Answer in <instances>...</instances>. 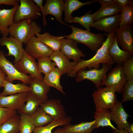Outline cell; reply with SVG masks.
I'll use <instances>...</instances> for the list:
<instances>
[{
	"label": "cell",
	"instance_id": "cell-49",
	"mask_svg": "<svg viewBox=\"0 0 133 133\" xmlns=\"http://www.w3.org/2000/svg\"><path fill=\"white\" fill-rule=\"evenodd\" d=\"M0 34H1V33H0V35H0Z\"/></svg>",
	"mask_w": 133,
	"mask_h": 133
},
{
	"label": "cell",
	"instance_id": "cell-14",
	"mask_svg": "<svg viewBox=\"0 0 133 133\" xmlns=\"http://www.w3.org/2000/svg\"><path fill=\"white\" fill-rule=\"evenodd\" d=\"M39 106L54 120L62 119L66 117L65 110L59 99L48 100Z\"/></svg>",
	"mask_w": 133,
	"mask_h": 133
},
{
	"label": "cell",
	"instance_id": "cell-41",
	"mask_svg": "<svg viewBox=\"0 0 133 133\" xmlns=\"http://www.w3.org/2000/svg\"><path fill=\"white\" fill-rule=\"evenodd\" d=\"M19 2V0H0V6L1 4L14 6L18 5Z\"/></svg>",
	"mask_w": 133,
	"mask_h": 133
},
{
	"label": "cell",
	"instance_id": "cell-48",
	"mask_svg": "<svg viewBox=\"0 0 133 133\" xmlns=\"http://www.w3.org/2000/svg\"><path fill=\"white\" fill-rule=\"evenodd\" d=\"M20 133V132H18V133Z\"/></svg>",
	"mask_w": 133,
	"mask_h": 133
},
{
	"label": "cell",
	"instance_id": "cell-20",
	"mask_svg": "<svg viewBox=\"0 0 133 133\" xmlns=\"http://www.w3.org/2000/svg\"><path fill=\"white\" fill-rule=\"evenodd\" d=\"M29 84L30 89V92L42 103L48 100V94L50 91V88L43 80L32 77Z\"/></svg>",
	"mask_w": 133,
	"mask_h": 133
},
{
	"label": "cell",
	"instance_id": "cell-44",
	"mask_svg": "<svg viewBox=\"0 0 133 133\" xmlns=\"http://www.w3.org/2000/svg\"><path fill=\"white\" fill-rule=\"evenodd\" d=\"M101 6H105L116 3L115 0H97Z\"/></svg>",
	"mask_w": 133,
	"mask_h": 133
},
{
	"label": "cell",
	"instance_id": "cell-7",
	"mask_svg": "<svg viewBox=\"0 0 133 133\" xmlns=\"http://www.w3.org/2000/svg\"><path fill=\"white\" fill-rule=\"evenodd\" d=\"M126 81L122 65L117 64L107 74L101 82V86L105 85L113 89L118 93H121Z\"/></svg>",
	"mask_w": 133,
	"mask_h": 133
},
{
	"label": "cell",
	"instance_id": "cell-21",
	"mask_svg": "<svg viewBox=\"0 0 133 133\" xmlns=\"http://www.w3.org/2000/svg\"><path fill=\"white\" fill-rule=\"evenodd\" d=\"M18 5L10 9H3L0 10V33L2 36H7L9 34V27L13 24L15 12L17 9Z\"/></svg>",
	"mask_w": 133,
	"mask_h": 133
},
{
	"label": "cell",
	"instance_id": "cell-34",
	"mask_svg": "<svg viewBox=\"0 0 133 133\" xmlns=\"http://www.w3.org/2000/svg\"><path fill=\"white\" fill-rule=\"evenodd\" d=\"M119 28L131 25L133 21V6L127 5L122 8Z\"/></svg>",
	"mask_w": 133,
	"mask_h": 133
},
{
	"label": "cell",
	"instance_id": "cell-31",
	"mask_svg": "<svg viewBox=\"0 0 133 133\" xmlns=\"http://www.w3.org/2000/svg\"><path fill=\"white\" fill-rule=\"evenodd\" d=\"M72 120V118L68 116L62 119L54 120L46 126L36 127L33 133H52V131L54 128L69 124Z\"/></svg>",
	"mask_w": 133,
	"mask_h": 133
},
{
	"label": "cell",
	"instance_id": "cell-40",
	"mask_svg": "<svg viewBox=\"0 0 133 133\" xmlns=\"http://www.w3.org/2000/svg\"><path fill=\"white\" fill-rule=\"evenodd\" d=\"M17 114V111L0 106V125Z\"/></svg>",
	"mask_w": 133,
	"mask_h": 133
},
{
	"label": "cell",
	"instance_id": "cell-18",
	"mask_svg": "<svg viewBox=\"0 0 133 133\" xmlns=\"http://www.w3.org/2000/svg\"><path fill=\"white\" fill-rule=\"evenodd\" d=\"M120 15L106 17L95 21L91 27L106 32L108 34L115 32L119 27Z\"/></svg>",
	"mask_w": 133,
	"mask_h": 133
},
{
	"label": "cell",
	"instance_id": "cell-23",
	"mask_svg": "<svg viewBox=\"0 0 133 133\" xmlns=\"http://www.w3.org/2000/svg\"><path fill=\"white\" fill-rule=\"evenodd\" d=\"M109 54L117 64H122L123 62L132 56L129 52L121 49L119 47L115 36L108 50Z\"/></svg>",
	"mask_w": 133,
	"mask_h": 133
},
{
	"label": "cell",
	"instance_id": "cell-12",
	"mask_svg": "<svg viewBox=\"0 0 133 133\" xmlns=\"http://www.w3.org/2000/svg\"><path fill=\"white\" fill-rule=\"evenodd\" d=\"M117 43L124 50L133 55V34L131 25L118 28L115 32Z\"/></svg>",
	"mask_w": 133,
	"mask_h": 133
},
{
	"label": "cell",
	"instance_id": "cell-5",
	"mask_svg": "<svg viewBox=\"0 0 133 133\" xmlns=\"http://www.w3.org/2000/svg\"><path fill=\"white\" fill-rule=\"evenodd\" d=\"M116 92L109 87L101 86L94 91L92 96L96 109H110L117 101Z\"/></svg>",
	"mask_w": 133,
	"mask_h": 133
},
{
	"label": "cell",
	"instance_id": "cell-33",
	"mask_svg": "<svg viewBox=\"0 0 133 133\" xmlns=\"http://www.w3.org/2000/svg\"><path fill=\"white\" fill-rule=\"evenodd\" d=\"M20 116L17 114L0 125V133H17L19 132Z\"/></svg>",
	"mask_w": 133,
	"mask_h": 133
},
{
	"label": "cell",
	"instance_id": "cell-45",
	"mask_svg": "<svg viewBox=\"0 0 133 133\" xmlns=\"http://www.w3.org/2000/svg\"><path fill=\"white\" fill-rule=\"evenodd\" d=\"M112 132L111 133H128V132L124 129H112Z\"/></svg>",
	"mask_w": 133,
	"mask_h": 133
},
{
	"label": "cell",
	"instance_id": "cell-30",
	"mask_svg": "<svg viewBox=\"0 0 133 133\" xmlns=\"http://www.w3.org/2000/svg\"><path fill=\"white\" fill-rule=\"evenodd\" d=\"M3 91L0 93V96H5L19 93L28 92L30 91L29 86L22 83L14 84L5 80L3 86Z\"/></svg>",
	"mask_w": 133,
	"mask_h": 133
},
{
	"label": "cell",
	"instance_id": "cell-28",
	"mask_svg": "<svg viewBox=\"0 0 133 133\" xmlns=\"http://www.w3.org/2000/svg\"><path fill=\"white\" fill-rule=\"evenodd\" d=\"M94 118L96 122V129L100 127L109 126L112 129H116L111 122V117L109 109H96L94 112Z\"/></svg>",
	"mask_w": 133,
	"mask_h": 133
},
{
	"label": "cell",
	"instance_id": "cell-24",
	"mask_svg": "<svg viewBox=\"0 0 133 133\" xmlns=\"http://www.w3.org/2000/svg\"><path fill=\"white\" fill-rule=\"evenodd\" d=\"M97 2V0L82 2L78 0H66L65 1L64 11V20L69 23L73 18L72 13L82 6Z\"/></svg>",
	"mask_w": 133,
	"mask_h": 133
},
{
	"label": "cell",
	"instance_id": "cell-6",
	"mask_svg": "<svg viewBox=\"0 0 133 133\" xmlns=\"http://www.w3.org/2000/svg\"><path fill=\"white\" fill-rule=\"evenodd\" d=\"M19 0L20 5L14 15V23L24 19L34 20L41 16L40 9L33 0Z\"/></svg>",
	"mask_w": 133,
	"mask_h": 133
},
{
	"label": "cell",
	"instance_id": "cell-4",
	"mask_svg": "<svg viewBox=\"0 0 133 133\" xmlns=\"http://www.w3.org/2000/svg\"><path fill=\"white\" fill-rule=\"evenodd\" d=\"M112 66L103 64L100 69L93 68L88 70H80L76 73V82L79 83L85 79L88 80L93 82L97 89L101 86V82L105 77L107 73L111 69Z\"/></svg>",
	"mask_w": 133,
	"mask_h": 133
},
{
	"label": "cell",
	"instance_id": "cell-11",
	"mask_svg": "<svg viewBox=\"0 0 133 133\" xmlns=\"http://www.w3.org/2000/svg\"><path fill=\"white\" fill-rule=\"evenodd\" d=\"M65 2L62 0H46L45 5L43 6L42 12L43 16V24L44 26L47 25L45 19L48 15L54 16L56 20L60 24L66 25L62 20V15L64 11Z\"/></svg>",
	"mask_w": 133,
	"mask_h": 133
},
{
	"label": "cell",
	"instance_id": "cell-35",
	"mask_svg": "<svg viewBox=\"0 0 133 133\" xmlns=\"http://www.w3.org/2000/svg\"><path fill=\"white\" fill-rule=\"evenodd\" d=\"M37 63L39 72L45 75L52 71L56 66L55 63L52 62L49 57H45L38 60Z\"/></svg>",
	"mask_w": 133,
	"mask_h": 133
},
{
	"label": "cell",
	"instance_id": "cell-25",
	"mask_svg": "<svg viewBox=\"0 0 133 133\" xmlns=\"http://www.w3.org/2000/svg\"><path fill=\"white\" fill-rule=\"evenodd\" d=\"M35 35L44 44L53 51L60 50L62 36H55L46 32L43 34L36 33Z\"/></svg>",
	"mask_w": 133,
	"mask_h": 133
},
{
	"label": "cell",
	"instance_id": "cell-1",
	"mask_svg": "<svg viewBox=\"0 0 133 133\" xmlns=\"http://www.w3.org/2000/svg\"><path fill=\"white\" fill-rule=\"evenodd\" d=\"M115 37V32L107 34L105 41L101 47L96 51L95 55L91 58L85 60L81 59L74 67L72 71L68 74L70 77L76 76L77 71L81 69H90L92 68L98 69L100 64H107L112 66L115 63L109 54V48Z\"/></svg>",
	"mask_w": 133,
	"mask_h": 133
},
{
	"label": "cell",
	"instance_id": "cell-32",
	"mask_svg": "<svg viewBox=\"0 0 133 133\" xmlns=\"http://www.w3.org/2000/svg\"><path fill=\"white\" fill-rule=\"evenodd\" d=\"M26 103L19 110L20 114H24L29 115L34 113L42 102L39 99L28 92V96Z\"/></svg>",
	"mask_w": 133,
	"mask_h": 133
},
{
	"label": "cell",
	"instance_id": "cell-36",
	"mask_svg": "<svg viewBox=\"0 0 133 133\" xmlns=\"http://www.w3.org/2000/svg\"><path fill=\"white\" fill-rule=\"evenodd\" d=\"M19 132L20 133H32L36 127L29 118V115L20 114Z\"/></svg>",
	"mask_w": 133,
	"mask_h": 133
},
{
	"label": "cell",
	"instance_id": "cell-46",
	"mask_svg": "<svg viewBox=\"0 0 133 133\" xmlns=\"http://www.w3.org/2000/svg\"><path fill=\"white\" fill-rule=\"evenodd\" d=\"M127 131L128 133H133V124L130 123L129 125Z\"/></svg>",
	"mask_w": 133,
	"mask_h": 133
},
{
	"label": "cell",
	"instance_id": "cell-39",
	"mask_svg": "<svg viewBox=\"0 0 133 133\" xmlns=\"http://www.w3.org/2000/svg\"><path fill=\"white\" fill-rule=\"evenodd\" d=\"M126 81L133 80V56L122 63Z\"/></svg>",
	"mask_w": 133,
	"mask_h": 133
},
{
	"label": "cell",
	"instance_id": "cell-22",
	"mask_svg": "<svg viewBox=\"0 0 133 133\" xmlns=\"http://www.w3.org/2000/svg\"><path fill=\"white\" fill-rule=\"evenodd\" d=\"M96 126V122L94 120L75 124H70L64 126L62 129L65 133H93Z\"/></svg>",
	"mask_w": 133,
	"mask_h": 133
},
{
	"label": "cell",
	"instance_id": "cell-15",
	"mask_svg": "<svg viewBox=\"0 0 133 133\" xmlns=\"http://www.w3.org/2000/svg\"><path fill=\"white\" fill-rule=\"evenodd\" d=\"M23 44L12 36L8 37L2 36L0 38V45L6 46L8 53L6 55L13 56L15 58L14 63L19 61L22 57L24 50Z\"/></svg>",
	"mask_w": 133,
	"mask_h": 133
},
{
	"label": "cell",
	"instance_id": "cell-10",
	"mask_svg": "<svg viewBox=\"0 0 133 133\" xmlns=\"http://www.w3.org/2000/svg\"><path fill=\"white\" fill-rule=\"evenodd\" d=\"M26 45L25 51L35 59L38 60L43 57H50L53 52L35 35L28 40Z\"/></svg>",
	"mask_w": 133,
	"mask_h": 133
},
{
	"label": "cell",
	"instance_id": "cell-3",
	"mask_svg": "<svg viewBox=\"0 0 133 133\" xmlns=\"http://www.w3.org/2000/svg\"><path fill=\"white\" fill-rule=\"evenodd\" d=\"M41 27L34 20L24 19L10 26L8 31L13 36L26 45L28 40L36 33L41 31Z\"/></svg>",
	"mask_w": 133,
	"mask_h": 133
},
{
	"label": "cell",
	"instance_id": "cell-17",
	"mask_svg": "<svg viewBox=\"0 0 133 133\" xmlns=\"http://www.w3.org/2000/svg\"><path fill=\"white\" fill-rule=\"evenodd\" d=\"M28 92L5 96H0V106L12 110H19L25 104L27 99Z\"/></svg>",
	"mask_w": 133,
	"mask_h": 133
},
{
	"label": "cell",
	"instance_id": "cell-47",
	"mask_svg": "<svg viewBox=\"0 0 133 133\" xmlns=\"http://www.w3.org/2000/svg\"><path fill=\"white\" fill-rule=\"evenodd\" d=\"M52 133H65L62 128H59L56 129Z\"/></svg>",
	"mask_w": 133,
	"mask_h": 133
},
{
	"label": "cell",
	"instance_id": "cell-38",
	"mask_svg": "<svg viewBox=\"0 0 133 133\" xmlns=\"http://www.w3.org/2000/svg\"><path fill=\"white\" fill-rule=\"evenodd\" d=\"M122 93V102L133 100V80L126 81Z\"/></svg>",
	"mask_w": 133,
	"mask_h": 133
},
{
	"label": "cell",
	"instance_id": "cell-16",
	"mask_svg": "<svg viewBox=\"0 0 133 133\" xmlns=\"http://www.w3.org/2000/svg\"><path fill=\"white\" fill-rule=\"evenodd\" d=\"M111 120L117 126L116 129H124L127 130L130 123L127 121L130 116L124 110L122 102L117 100L114 105L110 109Z\"/></svg>",
	"mask_w": 133,
	"mask_h": 133
},
{
	"label": "cell",
	"instance_id": "cell-29",
	"mask_svg": "<svg viewBox=\"0 0 133 133\" xmlns=\"http://www.w3.org/2000/svg\"><path fill=\"white\" fill-rule=\"evenodd\" d=\"M29 117L30 120L35 127L47 125L54 120L39 106L38 107L34 113L29 115Z\"/></svg>",
	"mask_w": 133,
	"mask_h": 133
},
{
	"label": "cell",
	"instance_id": "cell-42",
	"mask_svg": "<svg viewBox=\"0 0 133 133\" xmlns=\"http://www.w3.org/2000/svg\"><path fill=\"white\" fill-rule=\"evenodd\" d=\"M116 3L123 8L127 5L133 6V0H115Z\"/></svg>",
	"mask_w": 133,
	"mask_h": 133
},
{
	"label": "cell",
	"instance_id": "cell-37",
	"mask_svg": "<svg viewBox=\"0 0 133 133\" xmlns=\"http://www.w3.org/2000/svg\"><path fill=\"white\" fill-rule=\"evenodd\" d=\"M89 11L80 17H73V19L69 23H76L82 25L87 30L90 31V27L93 23L92 14Z\"/></svg>",
	"mask_w": 133,
	"mask_h": 133
},
{
	"label": "cell",
	"instance_id": "cell-26",
	"mask_svg": "<svg viewBox=\"0 0 133 133\" xmlns=\"http://www.w3.org/2000/svg\"><path fill=\"white\" fill-rule=\"evenodd\" d=\"M62 75V73L57 68L55 67L50 73L45 76L43 81L49 87H53L65 95L60 82V79Z\"/></svg>",
	"mask_w": 133,
	"mask_h": 133
},
{
	"label": "cell",
	"instance_id": "cell-8",
	"mask_svg": "<svg viewBox=\"0 0 133 133\" xmlns=\"http://www.w3.org/2000/svg\"><path fill=\"white\" fill-rule=\"evenodd\" d=\"M0 66L6 74L5 80L12 83L18 80L26 84H28L31 77L20 72L11 62L6 58L4 52L0 50Z\"/></svg>",
	"mask_w": 133,
	"mask_h": 133
},
{
	"label": "cell",
	"instance_id": "cell-19",
	"mask_svg": "<svg viewBox=\"0 0 133 133\" xmlns=\"http://www.w3.org/2000/svg\"><path fill=\"white\" fill-rule=\"evenodd\" d=\"M49 57L51 60L55 63L62 75L70 74L77 63L70 61L69 59L60 50L53 51Z\"/></svg>",
	"mask_w": 133,
	"mask_h": 133
},
{
	"label": "cell",
	"instance_id": "cell-27",
	"mask_svg": "<svg viewBox=\"0 0 133 133\" xmlns=\"http://www.w3.org/2000/svg\"><path fill=\"white\" fill-rule=\"evenodd\" d=\"M122 8L117 3L101 6L96 12L92 14L94 22L106 17L115 15L121 13Z\"/></svg>",
	"mask_w": 133,
	"mask_h": 133
},
{
	"label": "cell",
	"instance_id": "cell-9",
	"mask_svg": "<svg viewBox=\"0 0 133 133\" xmlns=\"http://www.w3.org/2000/svg\"><path fill=\"white\" fill-rule=\"evenodd\" d=\"M21 73L25 75L29 74L31 77L43 80L42 75L39 72L37 63L35 59L28 54L24 50L21 59L13 64Z\"/></svg>",
	"mask_w": 133,
	"mask_h": 133
},
{
	"label": "cell",
	"instance_id": "cell-13",
	"mask_svg": "<svg viewBox=\"0 0 133 133\" xmlns=\"http://www.w3.org/2000/svg\"><path fill=\"white\" fill-rule=\"evenodd\" d=\"M60 51L69 59H72L73 62L78 63L81 60L82 57L85 56L77 45L78 43L69 38H64L61 39Z\"/></svg>",
	"mask_w": 133,
	"mask_h": 133
},
{
	"label": "cell",
	"instance_id": "cell-43",
	"mask_svg": "<svg viewBox=\"0 0 133 133\" xmlns=\"http://www.w3.org/2000/svg\"><path fill=\"white\" fill-rule=\"evenodd\" d=\"M6 76L5 72L0 66V87H3Z\"/></svg>",
	"mask_w": 133,
	"mask_h": 133
},
{
	"label": "cell",
	"instance_id": "cell-2",
	"mask_svg": "<svg viewBox=\"0 0 133 133\" xmlns=\"http://www.w3.org/2000/svg\"><path fill=\"white\" fill-rule=\"evenodd\" d=\"M68 26L72 29V33L70 35L63 36V37L71 39L78 43L83 44L92 51H97L106 39L107 33L95 34L72 25Z\"/></svg>",
	"mask_w": 133,
	"mask_h": 133
}]
</instances>
